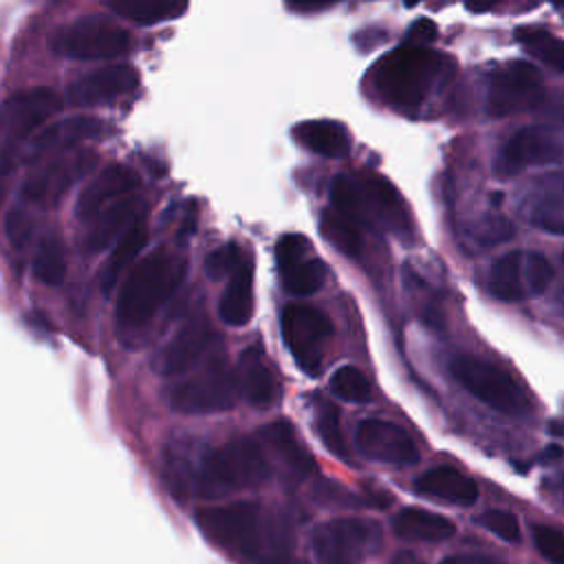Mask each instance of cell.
I'll list each match as a JSON object with an SVG mask.
<instances>
[{
	"label": "cell",
	"mask_w": 564,
	"mask_h": 564,
	"mask_svg": "<svg viewBox=\"0 0 564 564\" xmlns=\"http://www.w3.org/2000/svg\"><path fill=\"white\" fill-rule=\"evenodd\" d=\"M163 474L174 496L192 494L212 500L264 485L271 476V465L260 441L231 438L196 458L181 445L167 447Z\"/></svg>",
	"instance_id": "obj_1"
},
{
	"label": "cell",
	"mask_w": 564,
	"mask_h": 564,
	"mask_svg": "<svg viewBox=\"0 0 564 564\" xmlns=\"http://www.w3.org/2000/svg\"><path fill=\"white\" fill-rule=\"evenodd\" d=\"M196 524L212 542L253 564H295L289 529L269 518L258 502L236 500L198 509Z\"/></svg>",
	"instance_id": "obj_2"
},
{
	"label": "cell",
	"mask_w": 564,
	"mask_h": 564,
	"mask_svg": "<svg viewBox=\"0 0 564 564\" xmlns=\"http://www.w3.org/2000/svg\"><path fill=\"white\" fill-rule=\"evenodd\" d=\"M185 278V262L156 249L141 258L126 275L117 297V324L121 328H141L170 300Z\"/></svg>",
	"instance_id": "obj_3"
},
{
	"label": "cell",
	"mask_w": 564,
	"mask_h": 564,
	"mask_svg": "<svg viewBox=\"0 0 564 564\" xmlns=\"http://www.w3.org/2000/svg\"><path fill=\"white\" fill-rule=\"evenodd\" d=\"M330 200L335 212L357 227L401 229L408 225L403 205L394 187L375 174H339L330 183Z\"/></svg>",
	"instance_id": "obj_4"
},
{
	"label": "cell",
	"mask_w": 564,
	"mask_h": 564,
	"mask_svg": "<svg viewBox=\"0 0 564 564\" xmlns=\"http://www.w3.org/2000/svg\"><path fill=\"white\" fill-rule=\"evenodd\" d=\"M443 66V55L425 48L403 44L379 59L372 70L375 88L392 106L414 108L430 93Z\"/></svg>",
	"instance_id": "obj_5"
},
{
	"label": "cell",
	"mask_w": 564,
	"mask_h": 564,
	"mask_svg": "<svg viewBox=\"0 0 564 564\" xmlns=\"http://www.w3.org/2000/svg\"><path fill=\"white\" fill-rule=\"evenodd\" d=\"M62 110V97L48 86H33L13 93L0 106V174H7L18 159V148Z\"/></svg>",
	"instance_id": "obj_6"
},
{
	"label": "cell",
	"mask_w": 564,
	"mask_h": 564,
	"mask_svg": "<svg viewBox=\"0 0 564 564\" xmlns=\"http://www.w3.org/2000/svg\"><path fill=\"white\" fill-rule=\"evenodd\" d=\"M317 564H359L381 549V524L370 518H333L319 522L311 538Z\"/></svg>",
	"instance_id": "obj_7"
},
{
	"label": "cell",
	"mask_w": 564,
	"mask_h": 564,
	"mask_svg": "<svg viewBox=\"0 0 564 564\" xmlns=\"http://www.w3.org/2000/svg\"><path fill=\"white\" fill-rule=\"evenodd\" d=\"M238 394L236 370L223 359H212L194 375L170 386L167 403L181 414H214L234 408Z\"/></svg>",
	"instance_id": "obj_8"
},
{
	"label": "cell",
	"mask_w": 564,
	"mask_h": 564,
	"mask_svg": "<svg viewBox=\"0 0 564 564\" xmlns=\"http://www.w3.org/2000/svg\"><path fill=\"white\" fill-rule=\"evenodd\" d=\"M449 370L454 379L485 405L511 416L529 410V399L522 388L498 366L471 355H460L452 361Z\"/></svg>",
	"instance_id": "obj_9"
},
{
	"label": "cell",
	"mask_w": 564,
	"mask_h": 564,
	"mask_svg": "<svg viewBox=\"0 0 564 564\" xmlns=\"http://www.w3.org/2000/svg\"><path fill=\"white\" fill-rule=\"evenodd\" d=\"M53 46L73 59L106 62L128 51L130 35L104 15H84L57 31Z\"/></svg>",
	"instance_id": "obj_10"
},
{
	"label": "cell",
	"mask_w": 564,
	"mask_h": 564,
	"mask_svg": "<svg viewBox=\"0 0 564 564\" xmlns=\"http://www.w3.org/2000/svg\"><path fill=\"white\" fill-rule=\"evenodd\" d=\"M97 156L90 150H66L33 167L22 183V198L37 207H55L70 187L93 170Z\"/></svg>",
	"instance_id": "obj_11"
},
{
	"label": "cell",
	"mask_w": 564,
	"mask_h": 564,
	"mask_svg": "<svg viewBox=\"0 0 564 564\" xmlns=\"http://www.w3.org/2000/svg\"><path fill=\"white\" fill-rule=\"evenodd\" d=\"M280 326L282 339L297 366L308 375H317L322 368L324 344L333 335L330 319L315 306L289 304L282 311Z\"/></svg>",
	"instance_id": "obj_12"
},
{
	"label": "cell",
	"mask_w": 564,
	"mask_h": 564,
	"mask_svg": "<svg viewBox=\"0 0 564 564\" xmlns=\"http://www.w3.org/2000/svg\"><path fill=\"white\" fill-rule=\"evenodd\" d=\"M553 280L551 262L535 251H511L498 258L489 273V289L498 300L518 302L540 295Z\"/></svg>",
	"instance_id": "obj_13"
},
{
	"label": "cell",
	"mask_w": 564,
	"mask_h": 564,
	"mask_svg": "<svg viewBox=\"0 0 564 564\" xmlns=\"http://www.w3.org/2000/svg\"><path fill=\"white\" fill-rule=\"evenodd\" d=\"M540 88L542 77L533 64L511 62L494 75L487 110L491 117H507L511 112L527 110L540 99Z\"/></svg>",
	"instance_id": "obj_14"
},
{
	"label": "cell",
	"mask_w": 564,
	"mask_h": 564,
	"mask_svg": "<svg viewBox=\"0 0 564 564\" xmlns=\"http://www.w3.org/2000/svg\"><path fill=\"white\" fill-rule=\"evenodd\" d=\"M355 443L370 460L399 467H408L419 460V449L412 436L397 423L383 419H364L355 430Z\"/></svg>",
	"instance_id": "obj_15"
},
{
	"label": "cell",
	"mask_w": 564,
	"mask_h": 564,
	"mask_svg": "<svg viewBox=\"0 0 564 564\" xmlns=\"http://www.w3.org/2000/svg\"><path fill=\"white\" fill-rule=\"evenodd\" d=\"M214 341V330L205 317L189 319L156 355L154 368L163 377L192 372L207 355Z\"/></svg>",
	"instance_id": "obj_16"
},
{
	"label": "cell",
	"mask_w": 564,
	"mask_h": 564,
	"mask_svg": "<svg viewBox=\"0 0 564 564\" xmlns=\"http://www.w3.org/2000/svg\"><path fill=\"white\" fill-rule=\"evenodd\" d=\"M141 178L139 174L121 163H112L104 167L79 194L75 203V216L82 223H93L99 212H104L108 205H112L119 198H126L134 194Z\"/></svg>",
	"instance_id": "obj_17"
},
{
	"label": "cell",
	"mask_w": 564,
	"mask_h": 564,
	"mask_svg": "<svg viewBox=\"0 0 564 564\" xmlns=\"http://www.w3.org/2000/svg\"><path fill=\"white\" fill-rule=\"evenodd\" d=\"M139 86V73L130 64L101 66L68 86V99L77 106L108 104Z\"/></svg>",
	"instance_id": "obj_18"
},
{
	"label": "cell",
	"mask_w": 564,
	"mask_h": 564,
	"mask_svg": "<svg viewBox=\"0 0 564 564\" xmlns=\"http://www.w3.org/2000/svg\"><path fill=\"white\" fill-rule=\"evenodd\" d=\"M260 445L275 456L282 474L293 482H302L315 471V460L311 452L302 445L297 432L286 421H273L262 427Z\"/></svg>",
	"instance_id": "obj_19"
},
{
	"label": "cell",
	"mask_w": 564,
	"mask_h": 564,
	"mask_svg": "<svg viewBox=\"0 0 564 564\" xmlns=\"http://www.w3.org/2000/svg\"><path fill=\"white\" fill-rule=\"evenodd\" d=\"M560 159V143L546 128L529 126L518 130L500 150L498 167L505 174L522 170L527 165H542Z\"/></svg>",
	"instance_id": "obj_20"
},
{
	"label": "cell",
	"mask_w": 564,
	"mask_h": 564,
	"mask_svg": "<svg viewBox=\"0 0 564 564\" xmlns=\"http://www.w3.org/2000/svg\"><path fill=\"white\" fill-rule=\"evenodd\" d=\"M104 134V121L88 115L66 117L51 126H46L31 143V156L57 154L66 150H75V145L99 139Z\"/></svg>",
	"instance_id": "obj_21"
},
{
	"label": "cell",
	"mask_w": 564,
	"mask_h": 564,
	"mask_svg": "<svg viewBox=\"0 0 564 564\" xmlns=\"http://www.w3.org/2000/svg\"><path fill=\"white\" fill-rule=\"evenodd\" d=\"M141 200L130 194L99 212L86 236V249L90 253H97L115 245L137 220H141Z\"/></svg>",
	"instance_id": "obj_22"
},
{
	"label": "cell",
	"mask_w": 564,
	"mask_h": 564,
	"mask_svg": "<svg viewBox=\"0 0 564 564\" xmlns=\"http://www.w3.org/2000/svg\"><path fill=\"white\" fill-rule=\"evenodd\" d=\"M414 489L425 498H438L460 507L474 505L478 500V485L449 465H438L421 474L414 480Z\"/></svg>",
	"instance_id": "obj_23"
},
{
	"label": "cell",
	"mask_w": 564,
	"mask_h": 564,
	"mask_svg": "<svg viewBox=\"0 0 564 564\" xmlns=\"http://www.w3.org/2000/svg\"><path fill=\"white\" fill-rule=\"evenodd\" d=\"M220 319L229 326H245L253 315V267L242 260L229 275L218 304Z\"/></svg>",
	"instance_id": "obj_24"
},
{
	"label": "cell",
	"mask_w": 564,
	"mask_h": 564,
	"mask_svg": "<svg viewBox=\"0 0 564 564\" xmlns=\"http://www.w3.org/2000/svg\"><path fill=\"white\" fill-rule=\"evenodd\" d=\"M236 379H238V392L253 408H269L278 397L275 379L256 348H247L242 352L236 370Z\"/></svg>",
	"instance_id": "obj_25"
},
{
	"label": "cell",
	"mask_w": 564,
	"mask_h": 564,
	"mask_svg": "<svg viewBox=\"0 0 564 564\" xmlns=\"http://www.w3.org/2000/svg\"><path fill=\"white\" fill-rule=\"evenodd\" d=\"M392 527L405 542H443L456 533V524L449 518L419 507H405L397 513Z\"/></svg>",
	"instance_id": "obj_26"
},
{
	"label": "cell",
	"mask_w": 564,
	"mask_h": 564,
	"mask_svg": "<svg viewBox=\"0 0 564 564\" xmlns=\"http://www.w3.org/2000/svg\"><path fill=\"white\" fill-rule=\"evenodd\" d=\"M145 242H148V227L141 218L112 245L99 273V284L104 293H110L117 286V282L121 280L126 269L134 262V258L141 253Z\"/></svg>",
	"instance_id": "obj_27"
},
{
	"label": "cell",
	"mask_w": 564,
	"mask_h": 564,
	"mask_svg": "<svg viewBox=\"0 0 564 564\" xmlns=\"http://www.w3.org/2000/svg\"><path fill=\"white\" fill-rule=\"evenodd\" d=\"M293 134L304 148L328 159L344 156L348 154V148H350L348 130L341 123L328 121V119L304 121L293 130Z\"/></svg>",
	"instance_id": "obj_28"
},
{
	"label": "cell",
	"mask_w": 564,
	"mask_h": 564,
	"mask_svg": "<svg viewBox=\"0 0 564 564\" xmlns=\"http://www.w3.org/2000/svg\"><path fill=\"white\" fill-rule=\"evenodd\" d=\"M108 9L134 24L152 26L165 20L181 18L189 0H108Z\"/></svg>",
	"instance_id": "obj_29"
},
{
	"label": "cell",
	"mask_w": 564,
	"mask_h": 564,
	"mask_svg": "<svg viewBox=\"0 0 564 564\" xmlns=\"http://www.w3.org/2000/svg\"><path fill=\"white\" fill-rule=\"evenodd\" d=\"M33 273L40 282L55 286L66 278V247L57 234H46L33 258Z\"/></svg>",
	"instance_id": "obj_30"
},
{
	"label": "cell",
	"mask_w": 564,
	"mask_h": 564,
	"mask_svg": "<svg viewBox=\"0 0 564 564\" xmlns=\"http://www.w3.org/2000/svg\"><path fill=\"white\" fill-rule=\"evenodd\" d=\"M546 187L549 189L531 203V223L549 234L564 236V187Z\"/></svg>",
	"instance_id": "obj_31"
},
{
	"label": "cell",
	"mask_w": 564,
	"mask_h": 564,
	"mask_svg": "<svg viewBox=\"0 0 564 564\" xmlns=\"http://www.w3.org/2000/svg\"><path fill=\"white\" fill-rule=\"evenodd\" d=\"M319 231L337 251H341L346 256H357L361 251L359 227L335 209H328L322 214Z\"/></svg>",
	"instance_id": "obj_32"
},
{
	"label": "cell",
	"mask_w": 564,
	"mask_h": 564,
	"mask_svg": "<svg viewBox=\"0 0 564 564\" xmlns=\"http://www.w3.org/2000/svg\"><path fill=\"white\" fill-rule=\"evenodd\" d=\"M518 40L524 44V48L542 59L544 64H549L551 68L564 73V40L544 31V29H520L518 31Z\"/></svg>",
	"instance_id": "obj_33"
},
{
	"label": "cell",
	"mask_w": 564,
	"mask_h": 564,
	"mask_svg": "<svg viewBox=\"0 0 564 564\" xmlns=\"http://www.w3.org/2000/svg\"><path fill=\"white\" fill-rule=\"evenodd\" d=\"M313 421H315V430H317L324 447L337 458H348V447H346L344 432H341L339 410L328 401H317Z\"/></svg>",
	"instance_id": "obj_34"
},
{
	"label": "cell",
	"mask_w": 564,
	"mask_h": 564,
	"mask_svg": "<svg viewBox=\"0 0 564 564\" xmlns=\"http://www.w3.org/2000/svg\"><path fill=\"white\" fill-rule=\"evenodd\" d=\"M282 284L289 293L295 295H311L315 293L326 278V267L322 260H300L293 267L280 271Z\"/></svg>",
	"instance_id": "obj_35"
},
{
	"label": "cell",
	"mask_w": 564,
	"mask_h": 564,
	"mask_svg": "<svg viewBox=\"0 0 564 564\" xmlns=\"http://www.w3.org/2000/svg\"><path fill=\"white\" fill-rule=\"evenodd\" d=\"M330 390L350 403H364L370 399V383L355 366H341L330 377Z\"/></svg>",
	"instance_id": "obj_36"
},
{
	"label": "cell",
	"mask_w": 564,
	"mask_h": 564,
	"mask_svg": "<svg viewBox=\"0 0 564 564\" xmlns=\"http://www.w3.org/2000/svg\"><path fill=\"white\" fill-rule=\"evenodd\" d=\"M533 544L538 553L551 564H564V535L546 524L533 527Z\"/></svg>",
	"instance_id": "obj_37"
},
{
	"label": "cell",
	"mask_w": 564,
	"mask_h": 564,
	"mask_svg": "<svg viewBox=\"0 0 564 564\" xmlns=\"http://www.w3.org/2000/svg\"><path fill=\"white\" fill-rule=\"evenodd\" d=\"M478 520L487 531H491L494 535H498L505 542H518L520 540V524H518V518L511 511L489 509Z\"/></svg>",
	"instance_id": "obj_38"
},
{
	"label": "cell",
	"mask_w": 564,
	"mask_h": 564,
	"mask_svg": "<svg viewBox=\"0 0 564 564\" xmlns=\"http://www.w3.org/2000/svg\"><path fill=\"white\" fill-rule=\"evenodd\" d=\"M242 262L240 249L234 242H227L218 249H214L205 260V271L212 280H220L225 275H231V271Z\"/></svg>",
	"instance_id": "obj_39"
},
{
	"label": "cell",
	"mask_w": 564,
	"mask_h": 564,
	"mask_svg": "<svg viewBox=\"0 0 564 564\" xmlns=\"http://www.w3.org/2000/svg\"><path fill=\"white\" fill-rule=\"evenodd\" d=\"M4 234L7 240L11 242V247L15 249H24L31 238H33V220L29 214H24L22 209H11L4 216Z\"/></svg>",
	"instance_id": "obj_40"
},
{
	"label": "cell",
	"mask_w": 564,
	"mask_h": 564,
	"mask_svg": "<svg viewBox=\"0 0 564 564\" xmlns=\"http://www.w3.org/2000/svg\"><path fill=\"white\" fill-rule=\"evenodd\" d=\"M311 249L308 240L300 234H289L284 236L278 245H275V262H278V271H284L289 267H293L295 262L302 260V256Z\"/></svg>",
	"instance_id": "obj_41"
},
{
	"label": "cell",
	"mask_w": 564,
	"mask_h": 564,
	"mask_svg": "<svg viewBox=\"0 0 564 564\" xmlns=\"http://www.w3.org/2000/svg\"><path fill=\"white\" fill-rule=\"evenodd\" d=\"M436 33H438L436 24H434L432 20H427V18H421V20H416V22L410 26V31H408V35H405V44H410V46H425V44H432V42L436 40Z\"/></svg>",
	"instance_id": "obj_42"
},
{
	"label": "cell",
	"mask_w": 564,
	"mask_h": 564,
	"mask_svg": "<svg viewBox=\"0 0 564 564\" xmlns=\"http://www.w3.org/2000/svg\"><path fill=\"white\" fill-rule=\"evenodd\" d=\"M511 236V225L505 218H489L482 225L480 231V240L485 242H498V240H507Z\"/></svg>",
	"instance_id": "obj_43"
},
{
	"label": "cell",
	"mask_w": 564,
	"mask_h": 564,
	"mask_svg": "<svg viewBox=\"0 0 564 564\" xmlns=\"http://www.w3.org/2000/svg\"><path fill=\"white\" fill-rule=\"evenodd\" d=\"M441 564H500V562L487 555H449Z\"/></svg>",
	"instance_id": "obj_44"
},
{
	"label": "cell",
	"mask_w": 564,
	"mask_h": 564,
	"mask_svg": "<svg viewBox=\"0 0 564 564\" xmlns=\"http://www.w3.org/2000/svg\"><path fill=\"white\" fill-rule=\"evenodd\" d=\"M335 2H339V0H289V4L295 9H322V7H328Z\"/></svg>",
	"instance_id": "obj_45"
},
{
	"label": "cell",
	"mask_w": 564,
	"mask_h": 564,
	"mask_svg": "<svg viewBox=\"0 0 564 564\" xmlns=\"http://www.w3.org/2000/svg\"><path fill=\"white\" fill-rule=\"evenodd\" d=\"M465 2V7L467 9H471V11H487V9H491V7H496L498 2H502V0H463Z\"/></svg>",
	"instance_id": "obj_46"
},
{
	"label": "cell",
	"mask_w": 564,
	"mask_h": 564,
	"mask_svg": "<svg viewBox=\"0 0 564 564\" xmlns=\"http://www.w3.org/2000/svg\"><path fill=\"white\" fill-rule=\"evenodd\" d=\"M392 564H425L421 557H416L414 553H410V551H403V553H399L394 560H392Z\"/></svg>",
	"instance_id": "obj_47"
},
{
	"label": "cell",
	"mask_w": 564,
	"mask_h": 564,
	"mask_svg": "<svg viewBox=\"0 0 564 564\" xmlns=\"http://www.w3.org/2000/svg\"><path fill=\"white\" fill-rule=\"evenodd\" d=\"M544 183H549V185H560V187H564V172H557V174H551V176H546V178H544Z\"/></svg>",
	"instance_id": "obj_48"
},
{
	"label": "cell",
	"mask_w": 564,
	"mask_h": 564,
	"mask_svg": "<svg viewBox=\"0 0 564 564\" xmlns=\"http://www.w3.org/2000/svg\"><path fill=\"white\" fill-rule=\"evenodd\" d=\"M419 2H423V0H405L408 7H414V4H419Z\"/></svg>",
	"instance_id": "obj_49"
},
{
	"label": "cell",
	"mask_w": 564,
	"mask_h": 564,
	"mask_svg": "<svg viewBox=\"0 0 564 564\" xmlns=\"http://www.w3.org/2000/svg\"><path fill=\"white\" fill-rule=\"evenodd\" d=\"M551 2H555L557 7H564V0H551Z\"/></svg>",
	"instance_id": "obj_50"
},
{
	"label": "cell",
	"mask_w": 564,
	"mask_h": 564,
	"mask_svg": "<svg viewBox=\"0 0 564 564\" xmlns=\"http://www.w3.org/2000/svg\"><path fill=\"white\" fill-rule=\"evenodd\" d=\"M562 262H564V260H562Z\"/></svg>",
	"instance_id": "obj_51"
}]
</instances>
